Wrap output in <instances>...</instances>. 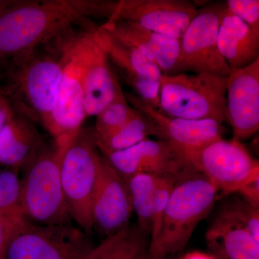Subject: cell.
I'll return each instance as SVG.
<instances>
[{"label":"cell","instance_id":"obj_13","mask_svg":"<svg viewBox=\"0 0 259 259\" xmlns=\"http://www.w3.org/2000/svg\"><path fill=\"white\" fill-rule=\"evenodd\" d=\"M134 212L127 182L102 156L92 202L93 228L110 237L130 226Z\"/></svg>","mask_w":259,"mask_h":259},{"label":"cell","instance_id":"obj_33","mask_svg":"<svg viewBox=\"0 0 259 259\" xmlns=\"http://www.w3.org/2000/svg\"><path fill=\"white\" fill-rule=\"evenodd\" d=\"M180 259H217L212 254L209 253H204V252L199 251V250H194L189 253H186L183 256L181 257Z\"/></svg>","mask_w":259,"mask_h":259},{"label":"cell","instance_id":"obj_1","mask_svg":"<svg viewBox=\"0 0 259 259\" xmlns=\"http://www.w3.org/2000/svg\"><path fill=\"white\" fill-rule=\"evenodd\" d=\"M113 0H17L0 15V71L21 62L89 17L110 18Z\"/></svg>","mask_w":259,"mask_h":259},{"label":"cell","instance_id":"obj_10","mask_svg":"<svg viewBox=\"0 0 259 259\" xmlns=\"http://www.w3.org/2000/svg\"><path fill=\"white\" fill-rule=\"evenodd\" d=\"M224 3L199 10L180 38V62L183 73L209 74L227 77L231 67L218 49V34Z\"/></svg>","mask_w":259,"mask_h":259},{"label":"cell","instance_id":"obj_29","mask_svg":"<svg viewBox=\"0 0 259 259\" xmlns=\"http://www.w3.org/2000/svg\"><path fill=\"white\" fill-rule=\"evenodd\" d=\"M226 7L259 35L258 0H228Z\"/></svg>","mask_w":259,"mask_h":259},{"label":"cell","instance_id":"obj_25","mask_svg":"<svg viewBox=\"0 0 259 259\" xmlns=\"http://www.w3.org/2000/svg\"><path fill=\"white\" fill-rule=\"evenodd\" d=\"M0 216L20 225L28 221L22 208L21 180L18 170L0 171Z\"/></svg>","mask_w":259,"mask_h":259},{"label":"cell","instance_id":"obj_27","mask_svg":"<svg viewBox=\"0 0 259 259\" xmlns=\"http://www.w3.org/2000/svg\"><path fill=\"white\" fill-rule=\"evenodd\" d=\"M218 210L233 218L244 227L255 241L259 242V207H255L239 194L228 197Z\"/></svg>","mask_w":259,"mask_h":259},{"label":"cell","instance_id":"obj_32","mask_svg":"<svg viewBox=\"0 0 259 259\" xmlns=\"http://www.w3.org/2000/svg\"><path fill=\"white\" fill-rule=\"evenodd\" d=\"M14 107L8 97L0 90V131L15 114Z\"/></svg>","mask_w":259,"mask_h":259},{"label":"cell","instance_id":"obj_14","mask_svg":"<svg viewBox=\"0 0 259 259\" xmlns=\"http://www.w3.org/2000/svg\"><path fill=\"white\" fill-rule=\"evenodd\" d=\"M103 156L125 182L139 174L178 176L192 168L183 154L161 140L147 139Z\"/></svg>","mask_w":259,"mask_h":259},{"label":"cell","instance_id":"obj_5","mask_svg":"<svg viewBox=\"0 0 259 259\" xmlns=\"http://www.w3.org/2000/svg\"><path fill=\"white\" fill-rule=\"evenodd\" d=\"M227 77L205 73L162 75L158 110L169 117L223 123Z\"/></svg>","mask_w":259,"mask_h":259},{"label":"cell","instance_id":"obj_12","mask_svg":"<svg viewBox=\"0 0 259 259\" xmlns=\"http://www.w3.org/2000/svg\"><path fill=\"white\" fill-rule=\"evenodd\" d=\"M199 10L189 0H119L107 21L123 20L180 39Z\"/></svg>","mask_w":259,"mask_h":259},{"label":"cell","instance_id":"obj_16","mask_svg":"<svg viewBox=\"0 0 259 259\" xmlns=\"http://www.w3.org/2000/svg\"><path fill=\"white\" fill-rule=\"evenodd\" d=\"M132 107L144 112L156 124L158 139L185 153L223 138V122L214 120H187L169 117L143 102L134 93L125 94Z\"/></svg>","mask_w":259,"mask_h":259},{"label":"cell","instance_id":"obj_31","mask_svg":"<svg viewBox=\"0 0 259 259\" xmlns=\"http://www.w3.org/2000/svg\"><path fill=\"white\" fill-rule=\"evenodd\" d=\"M238 194L255 207H259V177L247 183Z\"/></svg>","mask_w":259,"mask_h":259},{"label":"cell","instance_id":"obj_8","mask_svg":"<svg viewBox=\"0 0 259 259\" xmlns=\"http://www.w3.org/2000/svg\"><path fill=\"white\" fill-rule=\"evenodd\" d=\"M93 246L72 224L40 226L25 221L10 237L4 259H86Z\"/></svg>","mask_w":259,"mask_h":259},{"label":"cell","instance_id":"obj_4","mask_svg":"<svg viewBox=\"0 0 259 259\" xmlns=\"http://www.w3.org/2000/svg\"><path fill=\"white\" fill-rule=\"evenodd\" d=\"M67 146H45L24 168L21 179L22 208L29 222L40 226L71 225L61 182V163Z\"/></svg>","mask_w":259,"mask_h":259},{"label":"cell","instance_id":"obj_21","mask_svg":"<svg viewBox=\"0 0 259 259\" xmlns=\"http://www.w3.org/2000/svg\"><path fill=\"white\" fill-rule=\"evenodd\" d=\"M218 45L231 69H242L259 59V35L226 8L221 11Z\"/></svg>","mask_w":259,"mask_h":259},{"label":"cell","instance_id":"obj_28","mask_svg":"<svg viewBox=\"0 0 259 259\" xmlns=\"http://www.w3.org/2000/svg\"><path fill=\"white\" fill-rule=\"evenodd\" d=\"M178 177L179 175L178 176L166 175V176H162L160 180L159 185L155 196L154 203H153L152 228H151V236H150L149 249L152 248L158 241L165 209Z\"/></svg>","mask_w":259,"mask_h":259},{"label":"cell","instance_id":"obj_15","mask_svg":"<svg viewBox=\"0 0 259 259\" xmlns=\"http://www.w3.org/2000/svg\"><path fill=\"white\" fill-rule=\"evenodd\" d=\"M226 120L236 141L249 139L259 129V59L227 77Z\"/></svg>","mask_w":259,"mask_h":259},{"label":"cell","instance_id":"obj_6","mask_svg":"<svg viewBox=\"0 0 259 259\" xmlns=\"http://www.w3.org/2000/svg\"><path fill=\"white\" fill-rule=\"evenodd\" d=\"M95 129L81 128L65 149L61 182L71 219L87 235L93 230L92 202L102 156Z\"/></svg>","mask_w":259,"mask_h":259},{"label":"cell","instance_id":"obj_11","mask_svg":"<svg viewBox=\"0 0 259 259\" xmlns=\"http://www.w3.org/2000/svg\"><path fill=\"white\" fill-rule=\"evenodd\" d=\"M93 35L106 52L112 65L135 95L155 109H159L160 82L162 73L134 46L115 36L100 26L93 29Z\"/></svg>","mask_w":259,"mask_h":259},{"label":"cell","instance_id":"obj_24","mask_svg":"<svg viewBox=\"0 0 259 259\" xmlns=\"http://www.w3.org/2000/svg\"><path fill=\"white\" fill-rule=\"evenodd\" d=\"M161 177L150 174H139L126 181L131 194L133 209L138 217V225L149 236L152 228L155 196Z\"/></svg>","mask_w":259,"mask_h":259},{"label":"cell","instance_id":"obj_7","mask_svg":"<svg viewBox=\"0 0 259 259\" xmlns=\"http://www.w3.org/2000/svg\"><path fill=\"white\" fill-rule=\"evenodd\" d=\"M70 44L50 122L46 129L57 144L67 146L88 117L83 90L87 39L90 29Z\"/></svg>","mask_w":259,"mask_h":259},{"label":"cell","instance_id":"obj_19","mask_svg":"<svg viewBox=\"0 0 259 259\" xmlns=\"http://www.w3.org/2000/svg\"><path fill=\"white\" fill-rule=\"evenodd\" d=\"M204 238L209 253L217 259H259V242L244 227L220 210Z\"/></svg>","mask_w":259,"mask_h":259},{"label":"cell","instance_id":"obj_34","mask_svg":"<svg viewBox=\"0 0 259 259\" xmlns=\"http://www.w3.org/2000/svg\"><path fill=\"white\" fill-rule=\"evenodd\" d=\"M16 1L17 0H0V15L3 14L5 10L13 6Z\"/></svg>","mask_w":259,"mask_h":259},{"label":"cell","instance_id":"obj_35","mask_svg":"<svg viewBox=\"0 0 259 259\" xmlns=\"http://www.w3.org/2000/svg\"><path fill=\"white\" fill-rule=\"evenodd\" d=\"M166 259H171V258H166Z\"/></svg>","mask_w":259,"mask_h":259},{"label":"cell","instance_id":"obj_9","mask_svg":"<svg viewBox=\"0 0 259 259\" xmlns=\"http://www.w3.org/2000/svg\"><path fill=\"white\" fill-rule=\"evenodd\" d=\"M185 156L194 170L207 177L226 195L238 194L247 183L259 177L258 160L234 139L221 138Z\"/></svg>","mask_w":259,"mask_h":259},{"label":"cell","instance_id":"obj_26","mask_svg":"<svg viewBox=\"0 0 259 259\" xmlns=\"http://www.w3.org/2000/svg\"><path fill=\"white\" fill-rule=\"evenodd\" d=\"M135 111L129 105L125 94L120 92L115 100L96 115V125L94 127L97 140H104L115 134L129 120Z\"/></svg>","mask_w":259,"mask_h":259},{"label":"cell","instance_id":"obj_30","mask_svg":"<svg viewBox=\"0 0 259 259\" xmlns=\"http://www.w3.org/2000/svg\"><path fill=\"white\" fill-rule=\"evenodd\" d=\"M18 226L9 220L0 216V259H4L5 250L10 237Z\"/></svg>","mask_w":259,"mask_h":259},{"label":"cell","instance_id":"obj_17","mask_svg":"<svg viewBox=\"0 0 259 259\" xmlns=\"http://www.w3.org/2000/svg\"><path fill=\"white\" fill-rule=\"evenodd\" d=\"M95 27L88 32L83 70V90L88 117L98 115L122 91L108 56L94 37Z\"/></svg>","mask_w":259,"mask_h":259},{"label":"cell","instance_id":"obj_18","mask_svg":"<svg viewBox=\"0 0 259 259\" xmlns=\"http://www.w3.org/2000/svg\"><path fill=\"white\" fill-rule=\"evenodd\" d=\"M102 27L137 48L159 68L162 74L183 73L180 62V39L167 36L123 20L106 21Z\"/></svg>","mask_w":259,"mask_h":259},{"label":"cell","instance_id":"obj_2","mask_svg":"<svg viewBox=\"0 0 259 259\" xmlns=\"http://www.w3.org/2000/svg\"><path fill=\"white\" fill-rule=\"evenodd\" d=\"M74 34H67L40 48L4 74L6 84L0 87L15 111L39 122L47 128L55 105L58 89Z\"/></svg>","mask_w":259,"mask_h":259},{"label":"cell","instance_id":"obj_22","mask_svg":"<svg viewBox=\"0 0 259 259\" xmlns=\"http://www.w3.org/2000/svg\"><path fill=\"white\" fill-rule=\"evenodd\" d=\"M149 246V235L134 225L93 247L86 259H146Z\"/></svg>","mask_w":259,"mask_h":259},{"label":"cell","instance_id":"obj_3","mask_svg":"<svg viewBox=\"0 0 259 259\" xmlns=\"http://www.w3.org/2000/svg\"><path fill=\"white\" fill-rule=\"evenodd\" d=\"M220 191L193 168L177 177L167 203L159 237L146 259H166L182 251L197 226L210 214Z\"/></svg>","mask_w":259,"mask_h":259},{"label":"cell","instance_id":"obj_23","mask_svg":"<svg viewBox=\"0 0 259 259\" xmlns=\"http://www.w3.org/2000/svg\"><path fill=\"white\" fill-rule=\"evenodd\" d=\"M150 136L158 137L156 124L144 112L135 108L134 114L122 128L106 139L97 140V148L102 156H106L132 147Z\"/></svg>","mask_w":259,"mask_h":259},{"label":"cell","instance_id":"obj_20","mask_svg":"<svg viewBox=\"0 0 259 259\" xmlns=\"http://www.w3.org/2000/svg\"><path fill=\"white\" fill-rule=\"evenodd\" d=\"M45 144L32 121L15 112L0 131V164L24 169Z\"/></svg>","mask_w":259,"mask_h":259}]
</instances>
